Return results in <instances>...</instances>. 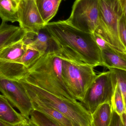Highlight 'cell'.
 <instances>
[{
    "instance_id": "4",
    "label": "cell",
    "mask_w": 126,
    "mask_h": 126,
    "mask_svg": "<svg viewBox=\"0 0 126 126\" xmlns=\"http://www.w3.org/2000/svg\"><path fill=\"white\" fill-rule=\"evenodd\" d=\"M100 21L94 32L104 39L113 49L126 53L118 33V21L123 15L120 0H98Z\"/></svg>"
},
{
    "instance_id": "9",
    "label": "cell",
    "mask_w": 126,
    "mask_h": 126,
    "mask_svg": "<svg viewBox=\"0 0 126 126\" xmlns=\"http://www.w3.org/2000/svg\"><path fill=\"white\" fill-rule=\"evenodd\" d=\"M18 16L20 27L26 32L38 33L46 24L35 0H20Z\"/></svg>"
},
{
    "instance_id": "17",
    "label": "cell",
    "mask_w": 126,
    "mask_h": 126,
    "mask_svg": "<svg viewBox=\"0 0 126 126\" xmlns=\"http://www.w3.org/2000/svg\"><path fill=\"white\" fill-rule=\"evenodd\" d=\"M62 0H35L38 9L46 24L49 23L57 12Z\"/></svg>"
},
{
    "instance_id": "30",
    "label": "cell",
    "mask_w": 126,
    "mask_h": 126,
    "mask_svg": "<svg viewBox=\"0 0 126 126\" xmlns=\"http://www.w3.org/2000/svg\"><path fill=\"white\" fill-rule=\"evenodd\" d=\"M0 126H11L0 120Z\"/></svg>"
},
{
    "instance_id": "18",
    "label": "cell",
    "mask_w": 126,
    "mask_h": 126,
    "mask_svg": "<svg viewBox=\"0 0 126 126\" xmlns=\"http://www.w3.org/2000/svg\"><path fill=\"white\" fill-rule=\"evenodd\" d=\"M17 0H0V18L2 21L18 22Z\"/></svg>"
},
{
    "instance_id": "5",
    "label": "cell",
    "mask_w": 126,
    "mask_h": 126,
    "mask_svg": "<svg viewBox=\"0 0 126 126\" xmlns=\"http://www.w3.org/2000/svg\"><path fill=\"white\" fill-rule=\"evenodd\" d=\"M62 59V73L64 83L75 99L80 101L97 76L94 67L87 64Z\"/></svg>"
},
{
    "instance_id": "14",
    "label": "cell",
    "mask_w": 126,
    "mask_h": 126,
    "mask_svg": "<svg viewBox=\"0 0 126 126\" xmlns=\"http://www.w3.org/2000/svg\"><path fill=\"white\" fill-rule=\"evenodd\" d=\"M28 95L32 103L33 109L43 112L60 126H73L71 121L62 113L52 107L45 105L34 96Z\"/></svg>"
},
{
    "instance_id": "16",
    "label": "cell",
    "mask_w": 126,
    "mask_h": 126,
    "mask_svg": "<svg viewBox=\"0 0 126 126\" xmlns=\"http://www.w3.org/2000/svg\"><path fill=\"white\" fill-rule=\"evenodd\" d=\"M113 111L111 103L107 102L100 105L92 114L91 126H109Z\"/></svg>"
},
{
    "instance_id": "12",
    "label": "cell",
    "mask_w": 126,
    "mask_h": 126,
    "mask_svg": "<svg viewBox=\"0 0 126 126\" xmlns=\"http://www.w3.org/2000/svg\"><path fill=\"white\" fill-rule=\"evenodd\" d=\"M0 120L11 126L26 123L28 119L16 111L3 95L0 94Z\"/></svg>"
},
{
    "instance_id": "8",
    "label": "cell",
    "mask_w": 126,
    "mask_h": 126,
    "mask_svg": "<svg viewBox=\"0 0 126 126\" xmlns=\"http://www.w3.org/2000/svg\"><path fill=\"white\" fill-rule=\"evenodd\" d=\"M0 92L23 116L29 119L30 113L33 110L32 103L20 81L0 76Z\"/></svg>"
},
{
    "instance_id": "21",
    "label": "cell",
    "mask_w": 126,
    "mask_h": 126,
    "mask_svg": "<svg viewBox=\"0 0 126 126\" xmlns=\"http://www.w3.org/2000/svg\"><path fill=\"white\" fill-rule=\"evenodd\" d=\"M111 104L113 110L119 115L121 116L124 113H126V108L124 99L117 83L112 99Z\"/></svg>"
},
{
    "instance_id": "11",
    "label": "cell",
    "mask_w": 126,
    "mask_h": 126,
    "mask_svg": "<svg viewBox=\"0 0 126 126\" xmlns=\"http://www.w3.org/2000/svg\"><path fill=\"white\" fill-rule=\"evenodd\" d=\"M26 34L20 26L2 21L0 25V52L7 47L22 40Z\"/></svg>"
},
{
    "instance_id": "28",
    "label": "cell",
    "mask_w": 126,
    "mask_h": 126,
    "mask_svg": "<svg viewBox=\"0 0 126 126\" xmlns=\"http://www.w3.org/2000/svg\"><path fill=\"white\" fill-rule=\"evenodd\" d=\"M121 117L124 126H126V113H124Z\"/></svg>"
},
{
    "instance_id": "32",
    "label": "cell",
    "mask_w": 126,
    "mask_h": 126,
    "mask_svg": "<svg viewBox=\"0 0 126 126\" xmlns=\"http://www.w3.org/2000/svg\"><path fill=\"white\" fill-rule=\"evenodd\" d=\"M122 126H124V125H123V124H122Z\"/></svg>"
},
{
    "instance_id": "24",
    "label": "cell",
    "mask_w": 126,
    "mask_h": 126,
    "mask_svg": "<svg viewBox=\"0 0 126 126\" xmlns=\"http://www.w3.org/2000/svg\"><path fill=\"white\" fill-rule=\"evenodd\" d=\"M118 30L120 39L126 48V21L124 14L119 19Z\"/></svg>"
},
{
    "instance_id": "7",
    "label": "cell",
    "mask_w": 126,
    "mask_h": 126,
    "mask_svg": "<svg viewBox=\"0 0 126 126\" xmlns=\"http://www.w3.org/2000/svg\"><path fill=\"white\" fill-rule=\"evenodd\" d=\"M65 21L79 30L93 33L100 21L98 0H76L70 16Z\"/></svg>"
},
{
    "instance_id": "13",
    "label": "cell",
    "mask_w": 126,
    "mask_h": 126,
    "mask_svg": "<svg viewBox=\"0 0 126 126\" xmlns=\"http://www.w3.org/2000/svg\"><path fill=\"white\" fill-rule=\"evenodd\" d=\"M28 68L20 63L0 60V76L8 79L19 81L24 78Z\"/></svg>"
},
{
    "instance_id": "2",
    "label": "cell",
    "mask_w": 126,
    "mask_h": 126,
    "mask_svg": "<svg viewBox=\"0 0 126 126\" xmlns=\"http://www.w3.org/2000/svg\"><path fill=\"white\" fill-rule=\"evenodd\" d=\"M62 63L58 52L49 49L28 68V73L21 79L59 97L76 100L63 79Z\"/></svg>"
},
{
    "instance_id": "26",
    "label": "cell",
    "mask_w": 126,
    "mask_h": 126,
    "mask_svg": "<svg viewBox=\"0 0 126 126\" xmlns=\"http://www.w3.org/2000/svg\"><path fill=\"white\" fill-rule=\"evenodd\" d=\"M122 124L121 116L113 110L112 117L109 126H122Z\"/></svg>"
},
{
    "instance_id": "10",
    "label": "cell",
    "mask_w": 126,
    "mask_h": 126,
    "mask_svg": "<svg viewBox=\"0 0 126 126\" xmlns=\"http://www.w3.org/2000/svg\"><path fill=\"white\" fill-rule=\"evenodd\" d=\"M22 40L27 47L35 49L42 54L53 49L52 41L44 28L38 33L26 32Z\"/></svg>"
},
{
    "instance_id": "29",
    "label": "cell",
    "mask_w": 126,
    "mask_h": 126,
    "mask_svg": "<svg viewBox=\"0 0 126 126\" xmlns=\"http://www.w3.org/2000/svg\"><path fill=\"white\" fill-rule=\"evenodd\" d=\"M26 126H37L30 120V118L28 119L27 122L26 124Z\"/></svg>"
},
{
    "instance_id": "33",
    "label": "cell",
    "mask_w": 126,
    "mask_h": 126,
    "mask_svg": "<svg viewBox=\"0 0 126 126\" xmlns=\"http://www.w3.org/2000/svg\"><path fill=\"white\" fill-rule=\"evenodd\" d=\"M17 0L18 1H20V0Z\"/></svg>"
},
{
    "instance_id": "6",
    "label": "cell",
    "mask_w": 126,
    "mask_h": 126,
    "mask_svg": "<svg viewBox=\"0 0 126 126\" xmlns=\"http://www.w3.org/2000/svg\"><path fill=\"white\" fill-rule=\"evenodd\" d=\"M116 84L115 76L111 70L101 73L87 89L80 103L92 115L101 104L111 103Z\"/></svg>"
},
{
    "instance_id": "34",
    "label": "cell",
    "mask_w": 126,
    "mask_h": 126,
    "mask_svg": "<svg viewBox=\"0 0 126 126\" xmlns=\"http://www.w3.org/2000/svg\"></svg>"
},
{
    "instance_id": "31",
    "label": "cell",
    "mask_w": 126,
    "mask_h": 126,
    "mask_svg": "<svg viewBox=\"0 0 126 126\" xmlns=\"http://www.w3.org/2000/svg\"><path fill=\"white\" fill-rule=\"evenodd\" d=\"M26 124H20V125H17V126H26Z\"/></svg>"
},
{
    "instance_id": "20",
    "label": "cell",
    "mask_w": 126,
    "mask_h": 126,
    "mask_svg": "<svg viewBox=\"0 0 126 126\" xmlns=\"http://www.w3.org/2000/svg\"><path fill=\"white\" fill-rule=\"evenodd\" d=\"M30 118L37 126H60L47 115L36 110H32Z\"/></svg>"
},
{
    "instance_id": "27",
    "label": "cell",
    "mask_w": 126,
    "mask_h": 126,
    "mask_svg": "<svg viewBox=\"0 0 126 126\" xmlns=\"http://www.w3.org/2000/svg\"><path fill=\"white\" fill-rule=\"evenodd\" d=\"M126 21V0H120Z\"/></svg>"
},
{
    "instance_id": "25",
    "label": "cell",
    "mask_w": 126,
    "mask_h": 126,
    "mask_svg": "<svg viewBox=\"0 0 126 126\" xmlns=\"http://www.w3.org/2000/svg\"><path fill=\"white\" fill-rule=\"evenodd\" d=\"M93 35L96 44L101 51L111 48L109 44L99 35L95 32H93Z\"/></svg>"
},
{
    "instance_id": "1",
    "label": "cell",
    "mask_w": 126,
    "mask_h": 126,
    "mask_svg": "<svg viewBox=\"0 0 126 126\" xmlns=\"http://www.w3.org/2000/svg\"><path fill=\"white\" fill-rule=\"evenodd\" d=\"M44 29L52 40L54 49L62 58L93 67L102 66L101 51L93 33L79 30L65 20L49 22Z\"/></svg>"
},
{
    "instance_id": "19",
    "label": "cell",
    "mask_w": 126,
    "mask_h": 126,
    "mask_svg": "<svg viewBox=\"0 0 126 126\" xmlns=\"http://www.w3.org/2000/svg\"><path fill=\"white\" fill-rule=\"evenodd\" d=\"M22 40L3 49L0 52V60L13 62L20 58L27 48L26 45L24 43Z\"/></svg>"
},
{
    "instance_id": "22",
    "label": "cell",
    "mask_w": 126,
    "mask_h": 126,
    "mask_svg": "<svg viewBox=\"0 0 126 126\" xmlns=\"http://www.w3.org/2000/svg\"><path fill=\"white\" fill-rule=\"evenodd\" d=\"M42 55L38 51L27 47L26 51L20 58L13 62L22 64L28 68Z\"/></svg>"
},
{
    "instance_id": "23",
    "label": "cell",
    "mask_w": 126,
    "mask_h": 126,
    "mask_svg": "<svg viewBox=\"0 0 126 126\" xmlns=\"http://www.w3.org/2000/svg\"><path fill=\"white\" fill-rule=\"evenodd\" d=\"M114 74L116 81L124 99L126 108V71L117 68H110Z\"/></svg>"
},
{
    "instance_id": "3",
    "label": "cell",
    "mask_w": 126,
    "mask_h": 126,
    "mask_svg": "<svg viewBox=\"0 0 126 126\" xmlns=\"http://www.w3.org/2000/svg\"><path fill=\"white\" fill-rule=\"evenodd\" d=\"M19 81L28 94L62 113L71 121L73 126H91L92 115L80 102L52 94L23 79Z\"/></svg>"
},
{
    "instance_id": "15",
    "label": "cell",
    "mask_w": 126,
    "mask_h": 126,
    "mask_svg": "<svg viewBox=\"0 0 126 126\" xmlns=\"http://www.w3.org/2000/svg\"><path fill=\"white\" fill-rule=\"evenodd\" d=\"M102 66L126 71V53L110 48L101 51Z\"/></svg>"
}]
</instances>
